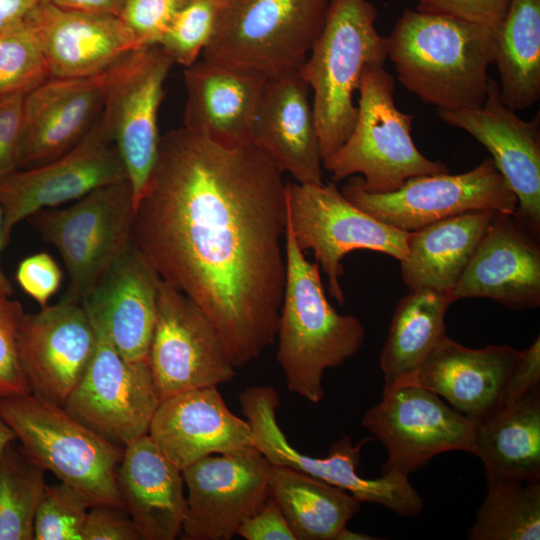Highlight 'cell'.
I'll return each mask as SVG.
<instances>
[{
  "mask_svg": "<svg viewBox=\"0 0 540 540\" xmlns=\"http://www.w3.org/2000/svg\"><path fill=\"white\" fill-rule=\"evenodd\" d=\"M283 173L252 144L181 127L161 136L132 242L212 321L243 367L276 339L285 280Z\"/></svg>",
  "mask_w": 540,
  "mask_h": 540,
  "instance_id": "obj_1",
  "label": "cell"
},
{
  "mask_svg": "<svg viewBox=\"0 0 540 540\" xmlns=\"http://www.w3.org/2000/svg\"><path fill=\"white\" fill-rule=\"evenodd\" d=\"M398 80L442 110L483 105L493 64V30L451 16L406 9L387 37Z\"/></svg>",
  "mask_w": 540,
  "mask_h": 540,
  "instance_id": "obj_2",
  "label": "cell"
},
{
  "mask_svg": "<svg viewBox=\"0 0 540 540\" xmlns=\"http://www.w3.org/2000/svg\"><path fill=\"white\" fill-rule=\"evenodd\" d=\"M286 280L276 339L288 390L311 403L325 395L323 375L355 356L365 340L360 320L328 302L317 263H311L285 227Z\"/></svg>",
  "mask_w": 540,
  "mask_h": 540,
  "instance_id": "obj_3",
  "label": "cell"
},
{
  "mask_svg": "<svg viewBox=\"0 0 540 540\" xmlns=\"http://www.w3.org/2000/svg\"><path fill=\"white\" fill-rule=\"evenodd\" d=\"M368 0H330L323 28L298 73L313 92V111L323 161L350 135L356 118L354 94L370 66H384L387 37Z\"/></svg>",
  "mask_w": 540,
  "mask_h": 540,
  "instance_id": "obj_4",
  "label": "cell"
},
{
  "mask_svg": "<svg viewBox=\"0 0 540 540\" xmlns=\"http://www.w3.org/2000/svg\"><path fill=\"white\" fill-rule=\"evenodd\" d=\"M0 417L26 456L74 489L89 507L124 508L116 483L124 447L33 393L0 399Z\"/></svg>",
  "mask_w": 540,
  "mask_h": 540,
  "instance_id": "obj_5",
  "label": "cell"
},
{
  "mask_svg": "<svg viewBox=\"0 0 540 540\" xmlns=\"http://www.w3.org/2000/svg\"><path fill=\"white\" fill-rule=\"evenodd\" d=\"M394 90V79L384 66L364 71L354 127L342 146L323 161L333 182L361 174L364 190L387 193L409 178L449 172L445 163L418 150L411 136L414 116L397 108Z\"/></svg>",
  "mask_w": 540,
  "mask_h": 540,
  "instance_id": "obj_6",
  "label": "cell"
},
{
  "mask_svg": "<svg viewBox=\"0 0 540 540\" xmlns=\"http://www.w3.org/2000/svg\"><path fill=\"white\" fill-rule=\"evenodd\" d=\"M330 0H227L202 58L265 79L296 72L318 38Z\"/></svg>",
  "mask_w": 540,
  "mask_h": 540,
  "instance_id": "obj_7",
  "label": "cell"
},
{
  "mask_svg": "<svg viewBox=\"0 0 540 540\" xmlns=\"http://www.w3.org/2000/svg\"><path fill=\"white\" fill-rule=\"evenodd\" d=\"M134 211L133 192L125 181L27 219L61 256L69 277L67 297L85 301L130 247Z\"/></svg>",
  "mask_w": 540,
  "mask_h": 540,
  "instance_id": "obj_8",
  "label": "cell"
},
{
  "mask_svg": "<svg viewBox=\"0 0 540 540\" xmlns=\"http://www.w3.org/2000/svg\"><path fill=\"white\" fill-rule=\"evenodd\" d=\"M239 402L251 427L254 447L273 466L303 472L348 491L361 503L379 504L400 516L422 512L424 502L408 476L391 472L366 479L358 474L362 447L372 438L352 444L348 436H343L331 444L327 456H309L292 446L281 430L277 420L279 394L272 386L249 387L240 394Z\"/></svg>",
  "mask_w": 540,
  "mask_h": 540,
  "instance_id": "obj_9",
  "label": "cell"
},
{
  "mask_svg": "<svg viewBox=\"0 0 540 540\" xmlns=\"http://www.w3.org/2000/svg\"><path fill=\"white\" fill-rule=\"evenodd\" d=\"M286 218L299 248L311 249L328 278L330 295L339 305L345 295L339 278L341 260L351 251L366 249L399 262L407 255L409 232L385 224L348 200L335 185L286 184Z\"/></svg>",
  "mask_w": 540,
  "mask_h": 540,
  "instance_id": "obj_10",
  "label": "cell"
},
{
  "mask_svg": "<svg viewBox=\"0 0 540 540\" xmlns=\"http://www.w3.org/2000/svg\"><path fill=\"white\" fill-rule=\"evenodd\" d=\"M173 65L163 49L153 45L130 51L106 70L101 116L123 162L134 210L157 164L158 114Z\"/></svg>",
  "mask_w": 540,
  "mask_h": 540,
  "instance_id": "obj_11",
  "label": "cell"
},
{
  "mask_svg": "<svg viewBox=\"0 0 540 540\" xmlns=\"http://www.w3.org/2000/svg\"><path fill=\"white\" fill-rule=\"evenodd\" d=\"M342 194L379 221L411 232L470 211L514 215L517 198L491 158L460 174L439 173L407 179L397 190L369 193L358 176L349 177Z\"/></svg>",
  "mask_w": 540,
  "mask_h": 540,
  "instance_id": "obj_12",
  "label": "cell"
},
{
  "mask_svg": "<svg viewBox=\"0 0 540 540\" xmlns=\"http://www.w3.org/2000/svg\"><path fill=\"white\" fill-rule=\"evenodd\" d=\"M361 424L387 449L382 474L406 476L449 451L473 453L477 422L416 385L383 387Z\"/></svg>",
  "mask_w": 540,
  "mask_h": 540,
  "instance_id": "obj_13",
  "label": "cell"
},
{
  "mask_svg": "<svg viewBox=\"0 0 540 540\" xmlns=\"http://www.w3.org/2000/svg\"><path fill=\"white\" fill-rule=\"evenodd\" d=\"M125 181L123 162L100 114L72 149L48 162L18 169L0 181L5 246L13 229L36 212Z\"/></svg>",
  "mask_w": 540,
  "mask_h": 540,
  "instance_id": "obj_14",
  "label": "cell"
},
{
  "mask_svg": "<svg viewBox=\"0 0 540 540\" xmlns=\"http://www.w3.org/2000/svg\"><path fill=\"white\" fill-rule=\"evenodd\" d=\"M147 361L161 401L188 390L227 383L237 368L208 316L161 278Z\"/></svg>",
  "mask_w": 540,
  "mask_h": 540,
  "instance_id": "obj_15",
  "label": "cell"
},
{
  "mask_svg": "<svg viewBox=\"0 0 540 540\" xmlns=\"http://www.w3.org/2000/svg\"><path fill=\"white\" fill-rule=\"evenodd\" d=\"M273 465L254 446L199 459L182 470L184 540H230L269 498Z\"/></svg>",
  "mask_w": 540,
  "mask_h": 540,
  "instance_id": "obj_16",
  "label": "cell"
},
{
  "mask_svg": "<svg viewBox=\"0 0 540 540\" xmlns=\"http://www.w3.org/2000/svg\"><path fill=\"white\" fill-rule=\"evenodd\" d=\"M95 329L93 357L63 407L97 434L124 447L148 434L161 400L148 361L125 359Z\"/></svg>",
  "mask_w": 540,
  "mask_h": 540,
  "instance_id": "obj_17",
  "label": "cell"
},
{
  "mask_svg": "<svg viewBox=\"0 0 540 540\" xmlns=\"http://www.w3.org/2000/svg\"><path fill=\"white\" fill-rule=\"evenodd\" d=\"M449 126L473 136L492 155L494 165L517 198L513 215L534 238L540 237V117L523 120L506 106L499 84L489 78L486 99L475 109H437Z\"/></svg>",
  "mask_w": 540,
  "mask_h": 540,
  "instance_id": "obj_18",
  "label": "cell"
},
{
  "mask_svg": "<svg viewBox=\"0 0 540 540\" xmlns=\"http://www.w3.org/2000/svg\"><path fill=\"white\" fill-rule=\"evenodd\" d=\"M96 344L97 332L85 306L66 295L37 313H25L19 358L31 393L64 406Z\"/></svg>",
  "mask_w": 540,
  "mask_h": 540,
  "instance_id": "obj_19",
  "label": "cell"
},
{
  "mask_svg": "<svg viewBox=\"0 0 540 540\" xmlns=\"http://www.w3.org/2000/svg\"><path fill=\"white\" fill-rule=\"evenodd\" d=\"M490 298L514 310L540 305V247L511 214L497 212L450 293Z\"/></svg>",
  "mask_w": 540,
  "mask_h": 540,
  "instance_id": "obj_20",
  "label": "cell"
},
{
  "mask_svg": "<svg viewBox=\"0 0 540 540\" xmlns=\"http://www.w3.org/2000/svg\"><path fill=\"white\" fill-rule=\"evenodd\" d=\"M309 86L298 71L267 79L251 144L300 184H322L323 159Z\"/></svg>",
  "mask_w": 540,
  "mask_h": 540,
  "instance_id": "obj_21",
  "label": "cell"
},
{
  "mask_svg": "<svg viewBox=\"0 0 540 540\" xmlns=\"http://www.w3.org/2000/svg\"><path fill=\"white\" fill-rule=\"evenodd\" d=\"M106 71L79 78H49L23 105L20 168L48 162L72 149L100 116Z\"/></svg>",
  "mask_w": 540,
  "mask_h": 540,
  "instance_id": "obj_22",
  "label": "cell"
},
{
  "mask_svg": "<svg viewBox=\"0 0 540 540\" xmlns=\"http://www.w3.org/2000/svg\"><path fill=\"white\" fill-rule=\"evenodd\" d=\"M148 435L181 470L209 455L254 446L248 421L229 410L217 386L162 400Z\"/></svg>",
  "mask_w": 540,
  "mask_h": 540,
  "instance_id": "obj_23",
  "label": "cell"
},
{
  "mask_svg": "<svg viewBox=\"0 0 540 540\" xmlns=\"http://www.w3.org/2000/svg\"><path fill=\"white\" fill-rule=\"evenodd\" d=\"M25 21L45 56L50 78L97 75L140 48L115 15L66 10L40 1Z\"/></svg>",
  "mask_w": 540,
  "mask_h": 540,
  "instance_id": "obj_24",
  "label": "cell"
},
{
  "mask_svg": "<svg viewBox=\"0 0 540 540\" xmlns=\"http://www.w3.org/2000/svg\"><path fill=\"white\" fill-rule=\"evenodd\" d=\"M160 277L132 244L83 301L94 326L125 359L147 360Z\"/></svg>",
  "mask_w": 540,
  "mask_h": 540,
  "instance_id": "obj_25",
  "label": "cell"
},
{
  "mask_svg": "<svg viewBox=\"0 0 540 540\" xmlns=\"http://www.w3.org/2000/svg\"><path fill=\"white\" fill-rule=\"evenodd\" d=\"M521 353L509 345L471 349L447 336L403 385L428 389L479 422L502 407L507 381Z\"/></svg>",
  "mask_w": 540,
  "mask_h": 540,
  "instance_id": "obj_26",
  "label": "cell"
},
{
  "mask_svg": "<svg viewBox=\"0 0 540 540\" xmlns=\"http://www.w3.org/2000/svg\"><path fill=\"white\" fill-rule=\"evenodd\" d=\"M266 80L249 70L197 60L184 68L187 97L183 126L220 144H251Z\"/></svg>",
  "mask_w": 540,
  "mask_h": 540,
  "instance_id": "obj_27",
  "label": "cell"
},
{
  "mask_svg": "<svg viewBox=\"0 0 540 540\" xmlns=\"http://www.w3.org/2000/svg\"><path fill=\"white\" fill-rule=\"evenodd\" d=\"M116 483L142 540H174L181 535L187 509L182 470L148 434L124 446Z\"/></svg>",
  "mask_w": 540,
  "mask_h": 540,
  "instance_id": "obj_28",
  "label": "cell"
},
{
  "mask_svg": "<svg viewBox=\"0 0 540 540\" xmlns=\"http://www.w3.org/2000/svg\"><path fill=\"white\" fill-rule=\"evenodd\" d=\"M496 213L465 212L409 232L407 255L400 262L408 290L431 289L450 294Z\"/></svg>",
  "mask_w": 540,
  "mask_h": 540,
  "instance_id": "obj_29",
  "label": "cell"
},
{
  "mask_svg": "<svg viewBox=\"0 0 540 540\" xmlns=\"http://www.w3.org/2000/svg\"><path fill=\"white\" fill-rule=\"evenodd\" d=\"M473 454L486 479L540 481V388L477 422Z\"/></svg>",
  "mask_w": 540,
  "mask_h": 540,
  "instance_id": "obj_30",
  "label": "cell"
},
{
  "mask_svg": "<svg viewBox=\"0 0 540 540\" xmlns=\"http://www.w3.org/2000/svg\"><path fill=\"white\" fill-rule=\"evenodd\" d=\"M450 294L431 289L409 291L398 302L380 354L384 386L403 385L447 337L445 314Z\"/></svg>",
  "mask_w": 540,
  "mask_h": 540,
  "instance_id": "obj_31",
  "label": "cell"
},
{
  "mask_svg": "<svg viewBox=\"0 0 540 540\" xmlns=\"http://www.w3.org/2000/svg\"><path fill=\"white\" fill-rule=\"evenodd\" d=\"M269 497L282 511L296 540H336L361 507L348 491L280 466L272 468Z\"/></svg>",
  "mask_w": 540,
  "mask_h": 540,
  "instance_id": "obj_32",
  "label": "cell"
},
{
  "mask_svg": "<svg viewBox=\"0 0 540 540\" xmlns=\"http://www.w3.org/2000/svg\"><path fill=\"white\" fill-rule=\"evenodd\" d=\"M496 64L503 103L524 111L540 97V0H509L493 31Z\"/></svg>",
  "mask_w": 540,
  "mask_h": 540,
  "instance_id": "obj_33",
  "label": "cell"
},
{
  "mask_svg": "<svg viewBox=\"0 0 540 540\" xmlns=\"http://www.w3.org/2000/svg\"><path fill=\"white\" fill-rule=\"evenodd\" d=\"M487 495L470 540H539L540 481L486 479Z\"/></svg>",
  "mask_w": 540,
  "mask_h": 540,
  "instance_id": "obj_34",
  "label": "cell"
},
{
  "mask_svg": "<svg viewBox=\"0 0 540 540\" xmlns=\"http://www.w3.org/2000/svg\"><path fill=\"white\" fill-rule=\"evenodd\" d=\"M45 470L11 442L0 456V540H33Z\"/></svg>",
  "mask_w": 540,
  "mask_h": 540,
  "instance_id": "obj_35",
  "label": "cell"
},
{
  "mask_svg": "<svg viewBox=\"0 0 540 540\" xmlns=\"http://www.w3.org/2000/svg\"><path fill=\"white\" fill-rule=\"evenodd\" d=\"M50 78L40 45L24 20L0 29V97L32 91Z\"/></svg>",
  "mask_w": 540,
  "mask_h": 540,
  "instance_id": "obj_36",
  "label": "cell"
},
{
  "mask_svg": "<svg viewBox=\"0 0 540 540\" xmlns=\"http://www.w3.org/2000/svg\"><path fill=\"white\" fill-rule=\"evenodd\" d=\"M227 0H187L174 16L159 46L174 64H194L212 40Z\"/></svg>",
  "mask_w": 540,
  "mask_h": 540,
  "instance_id": "obj_37",
  "label": "cell"
},
{
  "mask_svg": "<svg viewBox=\"0 0 540 540\" xmlns=\"http://www.w3.org/2000/svg\"><path fill=\"white\" fill-rule=\"evenodd\" d=\"M89 508L65 483L47 485L34 520V539L82 540Z\"/></svg>",
  "mask_w": 540,
  "mask_h": 540,
  "instance_id": "obj_38",
  "label": "cell"
},
{
  "mask_svg": "<svg viewBox=\"0 0 540 540\" xmlns=\"http://www.w3.org/2000/svg\"><path fill=\"white\" fill-rule=\"evenodd\" d=\"M22 305L0 293V399L31 393L19 358Z\"/></svg>",
  "mask_w": 540,
  "mask_h": 540,
  "instance_id": "obj_39",
  "label": "cell"
},
{
  "mask_svg": "<svg viewBox=\"0 0 540 540\" xmlns=\"http://www.w3.org/2000/svg\"><path fill=\"white\" fill-rule=\"evenodd\" d=\"M187 0H124L118 18L138 47L159 45Z\"/></svg>",
  "mask_w": 540,
  "mask_h": 540,
  "instance_id": "obj_40",
  "label": "cell"
},
{
  "mask_svg": "<svg viewBox=\"0 0 540 540\" xmlns=\"http://www.w3.org/2000/svg\"><path fill=\"white\" fill-rule=\"evenodd\" d=\"M15 279L21 289L42 308L59 290L63 273L50 254L37 252L20 261Z\"/></svg>",
  "mask_w": 540,
  "mask_h": 540,
  "instance_id": "obj_41",
  "label": "cell"
},
{
  "mask_svg": "<svg viewBox=\"0 0 540 540\" xmlns=\"http://www.w3.org/2000/svg\"><path fill=\"white\" fill-rule=\"evenodd\" d=\"M509 0H417L416 10L451 16L495 30Z\"/></svg>",
  "mask_w": 540,
  "mask_h": 540,
  "instance_id": "obj_42",
  "label": "cell"
},
{
  "mask_svg": "<svg viewBox=\"0 0 540 540\" xmlns=\"http://www.w3.org/2000/svg\"><path fill=\"white\" fill-rule=\"evenodd\" d=\"M24 98L0 97V181L20 168Z\"/></svg>",
  "mask_w": 540,
  "mask_h": 540,
  "instance_id": "obj_43",
  "label": "cell"
},
{
  "mask_svg": "<svg viewBox=\"0 0 540 540\" xmlns=\"http://www.w3.org/2000/svg\"><path fill=\"white\" fill-rule=\"evenodd\" d=\"M82 540H142L124 508L99 505L90 507L82 531Z\"/></svg>",
  "mask_w": 540,
  "mask_h": 540,
  "instance_id": "obj_44",
  "label": "cell"
},
{
  "mask_svg": "<svg viewBox=\"0 0 540 540\" xmlns=\"http://www.w3.org/2000/svg\"><path fill=\"white\" fill-rule=\"evenodd\" d=\"M237 535L246 540H296L282 511L270 497L242 523Z\"/></svg>",
  "mask_w": 540,
  "mask_h": 540,
  "instance_id": "obj_45",
  "label": "cell"
},
{
  "mask_svg": "<svg viewBox=\"0 0 540 540\" xmlns=\"http://www.w3.org/2000/svg\"><path fill=\"white\" fill-rule=\"evenodd\" d=\"M540 384V337L526 350H522L521 356L513 368L507 381L502 406L511 404L526 394L530 393Z\"/></svg>",
  "mask_w": 540,
  "mask_h": 540,
  "instance_id": "obj_46",
  "label": "cell"
},
{
  "mask_svg": "<svg viewBox=\"0 0 540 540\" xmlns=\"http://www.w3.org/2000/svg\"><path fill=\"white\" fill-rule=\"evenodd\" d=\"M58 8L118 16L124 0H40Z\"/></svg>",
  "mask_w": 540,
  "mask_h": 540,
  "instance_id": "obj_47",
  "label": "cell"
},
{
  "mask_svg": "<svg viewBox=\"0 0 540 540\" xmlns=\"http://www.w3.org/2000/svg\"><path fill=\"white\" fill-rule=\"evenodd\" d=\"M40 0H0V29L24 20Z\"/></svg>",
  "mask_w": 540,
  "mask_h": 540,
  "instance_id": "obj_48",
  "label": "cell"
},
{
  "mask_svg": "<svg viewBox=\"0 0 540 540\" xmlns=\"http://www.w3.org/2000/svg\"><path fill=\"white\" fill-rule=\"evenodd\" d=\"M6 247L4 243V237H3V215H2V209L0 205V254L2 249ZM0 293L11 296L13 293V287L11 286L9 280L7 279L6 275L3 272L1 261H0Z\"/></svg>",
  "mask_w": 540,
  "mask_h": 540,
  "instance_id": "obj_49",
  "label": "cell"
},
{
  "mask_svg": "<svg viewBox=\"0 0 540 540\" xmlns=\"http://www.w3.org/2000/svg\"><path fill=\"white\" fill-rule=\"evenodd\" d=\"M15 440V433L0 417V456L5 450V448Z\"/></svg>",
  "mask_w": 540,
  "mask_h": 540,
  "instance_id": "obj_50",
  "label": "cell"
},
{
  "mask_svg": "<svg viewBox=\"0 0 540 540\" xmlns=\"http://www.w3.org/2000/svg\"><path fill=\"white\" fill-rule=\"evenodd\" d=\"M376 539H379V538L368 535V534H364V533L350 531L347 527L344 528L336 538V540H376Z\"/></svg>",
  "mask_w": 540,
  "mask_h": 540,
  "instance_id": "obj_51",
  "label": "cell"
}]
</instances>
